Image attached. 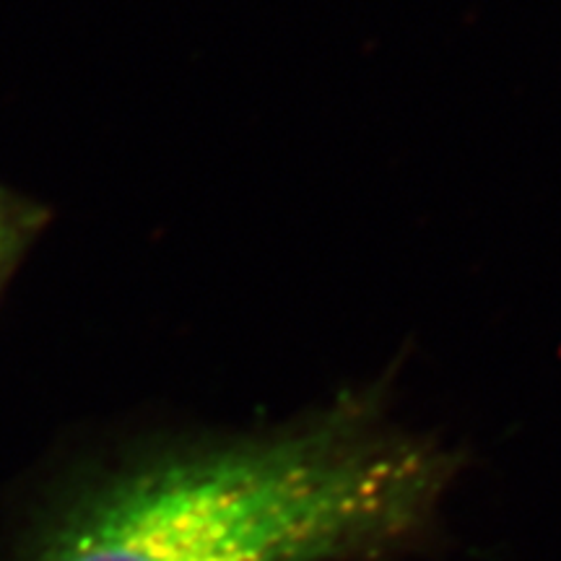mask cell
I'll return each mask as SVG.
<instances>
[{"label":"cell","mask_w":561,"mask_h":561,"mask_svg":"<svg viewBox=\"0 0 561 561\" xmlns=\"http://www.w3.org/2000/svg\"><path fill=\"white\" fill-rule=\"evenodd\" d=\"M447 460L343 401L278 430L117 468L70 504L34 561H339L430 515Z\"/></svg>","instance_id":"cell-1"},{"label":"cell","mask_w":561,"mask_h":561,"mask_svg":"<svg viewBox=\"0 0 561 561\" xmlns=\"http://www.w3.org/2000/svg\"><path fill=\"white\" fill-rule=\"evenodd\" d=\"M45 224V206L0 185V291Z\"/></svg>","instance_id":"cell-2"}]
</instances>
